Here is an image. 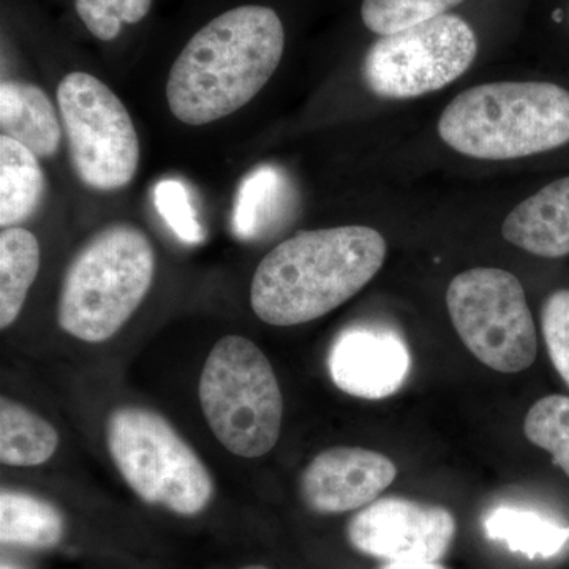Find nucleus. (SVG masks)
<instances>
[{
	"mask_svg": "<svg viewBox=\"0 0 569 569\" xmlns=\"http://www.w3.org/2000/svg\"><path fill=\"white\" fill-rule=\"evenodd\" d=\"M241 569H269V568L263 567V565H249V567H244Z\"/></svg>",
	"mask_w": 569,
	"mask_h": 569,
	"instance_id": "obj_28",
	"label": "nucleus"
},
{
	"mask_svg": "<svg viewBox=\"0 0 569 569\" xmlns=\"http://www.w3.org/2000/svg\"><path fill=\"white\" fill-rule=\"evenodd\" d=\"M410 351L387 329L351 328L337 337L328 356L332 383L359 399L395 396L410 372Z\"/></svg>",
	"mask_w": 569,
	"mask_h": 569,
	"instance_id": "obj_12",
	"label": "nucleus"
},
{
	"mask_svg": "<svg viewBox=\"0 0 569 569\" xmlns=\"http://www.w3.org/2000/svg\"><path fill=\"white\" fill-rule=\"evenodd\" d=\"M541 328L550 361L569 388V290L548 296L542 305Z\"/></svg>",
	"mask_w": 569,
	"mask_h": 569,
	"instance_id": "obj_23",
	"label": "nucleus"
},
{
	"mask_svg": "<svg viewBox=\"0 0 569 569\" xmlns=\"http://www.w3.org/2000/svg\"><path fill=\"white\" fill-rule=\"evenodd\" d=\"M47 179L39 157L20 142L0 137V227H20L39 211Z\"/></svg>",
	"mask_w": 569,
	"mask_h": 569,
	"instance_id": "obj_15",
	"label": "nucleus"
},
{
	"mask_svg": "<svg viewBox=\"0 0 569 569\" xmlns=\"http://www.w3.org/2000/svg\"><path fill=\"white\" fill-rule=\"evenodd\" d=\"M396 477V463L381 452L329 448L302 471L299 493L317 515H342L373 503Z\"/></svg>",
	"mask_w": 569,
	"mask_h": 569,
	"instance_id": "obj_11",
	"label": "nucleus"
},
{
	"mask_svg": "<svg viewBox=\"0 0 569 569\" xmlns=\"http://www.w3.org/2000/svg\"><path fill=\"white\" fill-rule=\"evenodd\" d=\"M2 569H14V568L10 567V565H2Z\"/></svg>",
	"mask_w": 569,
	"mask_h": 569,
	"instance_id": "obj_29",
	"label": "nucleus"
},
{
	"mask_svg": "<svg viewBox=\"0 0 569 569\" xmlns=\"http://www.w3.org/2000/svg\"><path fill=\"white\" fill-rule=\"evenodd\" d=\"M387 252L383 236L362 224L301 231L260 261L250 306L261 321L279 328L318 320L358 295Z\"/></svg>",
	"mask_w": 569,
	"mask_h": 569,
	"instance_id": "obj_2",
	"label": "nucleus"
},
{
	"mask_svg": "<svg viewBox=\"0 0 569 569\" xmlns=\"http://www.w3.org/2000/svg\"><path fill=\"white\" fill-rule=\"evenodd\" d=\"M447 508L387 497L367 505L347 523L351 548L385 561H440L456 537Z\"/></svg>",
	"mask_w": 569,
	"mask_h": 569,
	"instance_id": "obj_10",
	"label": "nucleus"
},
{
	"mask_svg": "<svg viewBox=\"0 0 569 569\" xmlns=\"http://www.w3.org/2000/svg\"><path fill=\"white\" fill-rule=\"evenodd\" d=\"M378 569H448L440 561H387Z\"/></svg>",
	"mask_w": 569,
	"mask_h": 569,
	"instance_id": "obj_26",
	"label": "nucleus"
},
{
	"mask_svg": "<svg viewBox=\"0 0 569 569\" xmlns=\"http://www.w3.org/2000/svg\"><path fill=\"white\" fill-rule=\"evenodd\" d=\"M274 189L276 178L271 171L258 170L246 179L239 190L234 211V224L239 234L247 238L258 230V224L263 222V208L269 204Z\"/></svg>",
	"mask_w": 569,
	"mask_h": 569,
	"instance_id": "obj_25",
	"label": "nucleus"
},
{
	"mask_svg": "<svg viewBox=\"0 0 569 569\" xmlns=\"http://www.w3.org/2000/svg\"><path fill=\"white\" fill-rule=\"evenodd\" d=\"M0 130L39 159H50L61 148L62 122L39 86L24 81L0 84Z\"/></svg>",
	"mask_w": 569,
	"mask_h": 569,
	"instance_id": "obj_14",
	"label": "nucleus"
},
{
	"mask_svg": "<svg viewBox=\"0 0 569 569\" xmlns=\"http://www.w3.org/2000/svg\"><path fill=\"white\" fill-rule=\"evenodd\" d=\"M156 206L168 227L183 242H200L203 228L198 223L186 187L176 179H164L156 187Z\"/></svg>",
	"mask_w": 569,
	"mask_h": 569,
	"instance_id": "obj_24",
	"label": "nucleus"
},
{
	"mask_svg": "<svg viewBox=\"0 0 569 569\" xmlns=\"http://www.w3.org/2000/svg\"><path fill=\"white\" fill-rule=\"evenodd\" d=\"M59 447V433L47 419L2 397L0 400V462L29 468L43 466Z\"/></svg>",
	"mask_w": 569,
	"mask_h": 569,
	"instance_id": "obj_18",
	"label": "nucleus"
},
{
	"mask_svg": "<svg viewBox=\"0 0 569 569\" xmlns=\"http://www.w3.org/2000/svg\"><path fill=\"white\" fill-rule=\"evenodd\" d=\"M486 537L511 552L535 559H552L569 542V527L531 509L498 507L486 516Z\"/></svg>",
	"mask_w": 569,
	"mask_h": 569,
	"instance_id": "obj_16",
	"label": "nucleus"
},
{
	"mask_svg": "<svg viewBox=\"0 0 569 569\" xmlns=\"http://www.w3.org/2000/svg\"><path fill=\"white\" fill-rule=\"evenodd\" d=\"M283 50V24L274 10L244 6L224 11L194 33L171 67V114L200 127L241 110L271 80Z\"/></svg>",
	"mask_w": 569,
	"mask_h": 569,
	"instance_id": "obj_1",
	"label": "nucleus"
},
{
	"mask_svg": "<svg viewBox=\"0 0 569 569\" xmlns=\"http://www.w3.org/2000/svg\"><path fill=\"white\" fill-rule=\"evenodd\" d=\"M152 0H74L78 17L96 39L114 40L123 24L148 17Z\"/></svg>",
	"mask_w": 569,
	"mask_h": 569,
	"instance_id": "obj_22",
	"label": "nucleus"
},
{
	"mask_svg": "<svg viewBox=\"0 0 569 569\" xmlns=\"http://www.w3.org/2000/svg\"><path fill=\"white\" fill-rule=\"evenodd\" d=\"M523 432L535 447L552 456L553 463L569 478V397H542L527 413Z\"/></svg>",
	"mask_w": 569,
	"mask_h": 569,
	"instance_id": "obj_20",
	"label": "nucleus"
},
{
	"mask_svg": "<svg viewBox=\"0 0 569 569\" xmlns=\"http://www.w3.org/2000/svg\"><path fill=\"white\" fill-rule=\"evenodd\" d=\"M107 445L123 481L146 503L179 516L200 515L211 503V473L162 415L116 408L107 421Z\"/></svg>",
	"mask_w": 569,
	"mask_h": 569,
	"instance_id": "obj_6",
	"label": "nucleus"
},
{
	"mask_svg": "<svg viewBox=\"0 0 569 569\" xmlns=\"http://www.w3.org/2000/svg\"><path fill=\"white\" fill-rule=\"evenodd\" d=\"M438 134L479 160H515L569 144V89L549 81H505L460 92L441 112Z\"/></svg>",
	"mask_w": 569,
	"mask_h": 569,
	"instance_id": "obj_3",
	"label": "nucleus"
},
{
	"mask_svg": "<svg viewBox=\"0 0 569 569\" xmlns=\"http://www.w3.org/2000/svg\"><path fill=\"white\" fill-rule=\"evenodd\" d=\"M477 54L470 24L456 14H441L380 37L366 52L362 78L369 91L383 99H417L458 80Z\"/></svg>",
	"mask_w": 569,
	"mask_h": 569,
	"instance_id": "obj_9",
	"label": "nucleus"
},
{
	"mask_svg": "<svg viewBox=\"0 0 569 569\" xmlns=\"http://www.w3.org/2000/svg\"><path fill=\"white\" fill-rule=\"evenodd\" d=\"M198 397L213 436L231 455L261 458L279 441L282 391L271 362L252 340L227 336L213 346Z\"/></svg>",
	"mask_w": 569,
	"mask_h": 569,
	"instance_id": "obj_5",
	"label": "nucleus"
},
{
	"mask_svg": "<svg viewBox=\"0 0 569 569\" xmlns=\"http://www.w3.org/2000/svg\"><path fill=\"white\" fill-rule=\"evenodd\" d=\"M452 325L482 365L501 373L529 369L538 355V332L518 277L498 268H473L449 283Z\"/></svg>",
	"mask_w": 569,
	"mask_h": 569,
	"instance_id": "obj_7",
	"label": "nucleus"
},
{
	"mask_svg": "<svg viewBox=\"0 0 569 569\" xmlns=\"http://www.w3.org/2000/svg\"><path fill=\"white\" fill-rule=\"evenodd\" d=\"M63 518L50 501L24 492L0 493V541L17 548L50 549L61 542Z\"/></svg>",
	"mask_w": 569,
	"mask_h": 569,
	"instance_id": "obj_17",
	"label": "nucleus"
},
{
	"mask_svg": "<svg viewBox=\"0 0 569 569\" xmlns=\"http://www.w3.org/2000/svg\"><path fill=\"white\" fill-rule=\"evenodd\" d=\"M501 234L509 244L535 257H568L569 176L556 179L516 206L501 224Z\"/></svg>",
	"mask_w": 569,
	"mask_h": 569,
	"instance_id": "obj_13",
	"label": "nucleus"
},
{
	"mask_svg": "<svg viewBox=\"0 0 569 569\" xmlns=\"http://www.w3.org/2000/svg\"><path fill=\"white\" fill-rule=\"evenodd\" d=\"M74 174L86 187L114 192L140 164V140L130 112L104 82L84 71L63 77L56 92Z\"/></svg>",
	"mask_w": 569,
	"mask_h": 569,
	"instance_id": "obj_8",
	"label": "nucleus"
},
{
	"mask_svg": "<svg viewBox=\"0 0 569 569\" xmlns=\"http://www.w3.org/2000/svg\"><path fill=\"white\" fill-rule=\"evenodd\" d=\"M40 269V244L31 231L11 227L0 234V328L20 317Z\"/></svg>",
	"mask_w": 569,
	"mask_h": 569,
	"instance_id": "obj_19",
	"label": "nucleus"
},
{
	"mask_svg": "<svg viewBox=\"0 0 569 569\" xmlns=\"http://www.w3.org/2000/svg\"><path fill=\"white\" fill-rule=\"evenodd\" d=\"M553 21L559 22V24H561V22L567 21V24L569 28V2H568L567 10L557 9L556 11H553Z\"/></svg>",
	"mask_w": 569,
	"mask_h": 569,
	"instance_id": "obj_27",
	"label": "nucleus"
},
{
	"mask_svg": "<svg viewBox=\"0 0 569 569\" xmlns=\"http://www.w3.org/2000/svg\"><path fill=\"white\" fill-rule=\"evenodd\" d=\"M156 274L148 234L132 223H112L92 236L67 268L58 323L88 343L111 339L144 301Z\"/></svg>",
	"mask_w": 569,
	"mask_h": 569,
	"instance_id": "obj_4",
	"label": "nucleus"
},
{
	"mask_svg": "<svg viewBox=\"0 0 569 569\" xmlns=\"http://www.w3.org/2000/svg\"><path fill=\"white\" fill-rule=\"evenodd\" d=\"M463 0H362L361 18L370 32L391 36L441 17Z\"/></svg>",
	"mask_w": 569,
	"mask_h": 569,
	"instance_id": "obj_21",
	"label": "nucleus"
}]
</instances>
